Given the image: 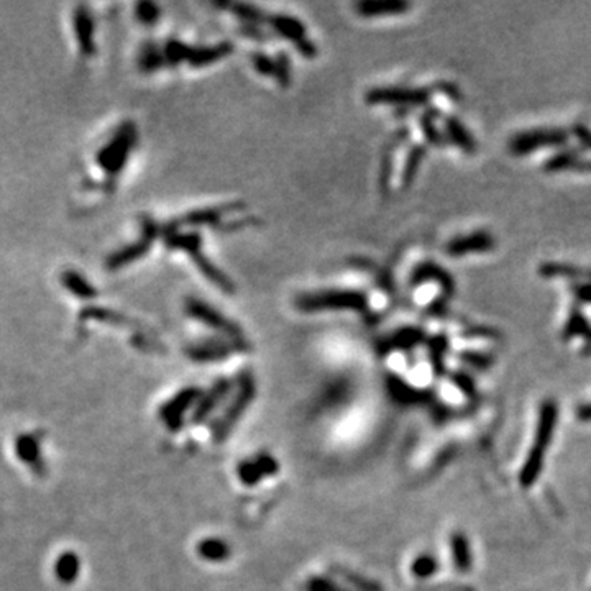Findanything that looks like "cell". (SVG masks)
<instances>
[{
	"label": "cell",
	"mask_w": 591,
	"mask_h": 591,
	"mask_svg": "<svg viewBox=\"0 0 591 591\" xmlns=\"http://www.w3.org/2000/svg\"><path fill=\"white\" fill-rule=\"evenodd\" d=\"M255 396H256L255 376H253L250 370L242 371L237 378L235 393H233L232 399L228 401L226 411H223L211 426L214 443H222L227 441L228 436H230L233 431V427L237 426L243 414L247 413V409L250 408V404L255 401Z\"/></svg>",
	"instance_id": "obj_1"
},
{
	"label": "cell",
	"mask_w": 591,
	"mask_h": 591,
	"mask_svg": "<svg viewBox=\"0 0 591 591\" xmlns=\"http://www.w3.org/2000/svg\"><path fill=\"white\" fill-rule=\"evenodd\" d=\"M164 243L171 250H181L188 253L190 260L194 261V265L197 266V270L202 273V276L211 281L214 286H217L222 292H226V294H233V292H235V285H233L230 278L223 271L219 270V268L202 253V238L199 233L171 232L164 235Z\"/></svg>",
	"instance_id": "obj_2"
},
{
	"label": "cell",
	"mask_w": 591,
	"mask_h": 591,
	"mask_svg": "<svg viewBox=\"0 0 591 591\" xmlns=\"http://www.w3.org/2000/svg\"><path fill=\"white\" fill-rule=\"evenodd\" d=\"M297 309L302 312L320 311H356L368 309V297L355 290H327L301 294L296 299Z\"/></svg>",
	"instance_id": "obj_3"
},
{
	"label": "cell",
	"mask_w": 591,
	"mask_h": 591,
	"mask_svg": "<svg viewBox=\"0 0 591 591\" xmlns=\"http://www.w3.org/2000/svg\"><path fill=\"white\" fill-rule=\"evenodd\" d=\"M136 140V129L134 122H125L117 130V134L112 136L109 143L97 153V164L100 166L102 171L109 176L115 178L122 173L125 168L129 156L134 150Z\"/></svg>",
	"instance_id": "obj_4"
},
{
	"label": "cell",
	"mask_w": 591,
	"mask_h": 591,
	"mask_svg": "<svg viewBox=\"0 0 591 591\" xmlns=\"http://www.w3.org/2000/svg\"><path fill=\"white\" fill-rule=\"evenodd\" d=\"M160 235H163V227H160L153 219L143 217L141 219V235L138 240L120 248V250H117L115 253H112V255L107 258V270H122V268L129 266L136 260H140V258H143L146 253L150 252L151 245H153L155 240Z\"/></svg>",
	"instance_id": "obj_5"
},
{
	"label": "cell",
	"mask_w": 591,
	"mask_h": 591,
	"mask_svg": "<svg viewBox=\"0 0 591 591\" xmlns=\"http://www.w3.org/2000/svg\"><path fill=\"white\" fill-rule=\"evenodd\" d=\"M245 209V204L243 202H228V204H221V206L216 207H206L199 209V211H193L184 214L179 219H176L174 222H169L168 226L163 227V237L166 233L178 232L179 228L186 227H219L223 222L228 214L242 211Z\"/></svg>",
	"instance_id": "obj_6"
},
{
	"label": "cell",
	"mask_w": 591,
	"mask_h": 591,
	"mask_svg": "<svg viewBox=\"0 0 591 591\" xmlns=\"http://www.w3.org/2000/svg\"><path fill=\"white\" fill-rule=\"evenodd\" d=\"M250 344L245 339H214L202 340L197 344L189 345L186 349V355L195 363H214V361L226 360L235 351H248Z\"/></svg>",
	"instance_id": "obj_7"
},
{
	"label": "cell",
	"mask_w": 591,
	"mask_h": 591,
	"mask_svg": "<svg viewBox=\"0 0 591 591\" xmlns=\"http://www.w3.org/2000/svg\"><path fill=\"white\" fill-rule=\"evenodd\" d=\"M184 307L188 316L193 317L194 320L201 322L202 325L221 332L222 335L228 337V339H243V332L238 324L223 316L222 312H219L216 307L209 306L206 301L190 297V299L186 301Z\"/></svg>",
	"instance_id": "obj_8"
},
{
	"label": "cell",
	"mask_w": 591,
	"mask_h": 591,
	"mask_svg": "<svg viewBox=\"0 0 591 591\" xmlns=\"http://www.w3.org/2000/svg\"><path fill=\"white\" fill-rule=\"evenodd\" d=\"M201 396V389L189 386V388L181 389L179 393H176L173 398L168 399L158 413L166 429L171 432H178L184 426V416L189 413L190 408H195Z\"/></svg>",
	"instance_id": "obj_9"
},
{
	"label": "cell",
	"mask_w": 591,
	"mask_h": 591,
	"mask_svg": "<svg viewBox=\"0 0 591 591\" xmlns=\"http://www.w3.org/2000/svg\"><path fill=\"white\" fill-rule=\"evenodd\" d=\"M268 23H270L278 35L290 40L296 46V50L307 60H312V58L317 56V46L307 38L304 23H301L297 18L278 13V15L268 17Z\"/></svg>",
	"instance_id": "obj_10"
},
{
	"label": "cell",
	"mask_w": 591,
	"mask_h": 591,
	"mask_svg": "<svg viewBox=\"0 0 591 591\" xmlns=\"http://www.w3.org/2000/svg\"><path fill=\"white\" fill-rule=\"evenodd\" d=\"M278 472H280V465H278L276 458L266 452L247 458V460L238 463L237 467L238 480L245 486H255L265 478L276 475Z\"/></svg>",
	"instance_id": "obj_11"
},
{
	"label": "cell",
	"mask_w": 591,
	"mask_h": 591,
	"mask_svg": "<svg viewBox=\"0 0 591 591\" xmlns=\"http://www.w3.org/2000/svg\"><path fill=\"white\" fill-rule=\"evenodd\" d=\"M232 389L233 386L230 379L219 378L216 383L212 384V388L199 398L197 404H195V408L193 409V414H190V424H193V426H201V424L206 422L207 417L216 411V408L230 394Z\"/></svg>",
	"instance_id": "obj_12"
},
{
	"label": "cell",
	"mask_w": 591,
	"mask_h": 591,
	"mask_svg": "<svg viewBox=\"0 0 591 591\" xmlns=\"http://www.w3.org/2000/svg\"><path fill=\"white\" fill-rule=\"evenodd\" d=\"M427 91L406 89V87H378L366 92L365 100L368 104H394L414 105L427 100Z\"/></svg>",
	"instance_id": "obj_13"
},
{
	"label": "cell",
	"mask_w": 591,
	"mask_h": 591,
	"mask_svg": "<svg viewBox=\"0 0 591 591\" xmlns=\"http://www.w3.org/2000/svg\"><path fill=\"white\" fill-rule=\"evenodd\" d=\"M15 452L20 460L32 468L37 476L46 475V463L41 455V437L37 434H22L15 441Z\"/></svg>",
	"instance_id": "obj_14"
},
{
	"label": "cell",
	"mask_w": 591,
	"mask_h": 591,
	"mask_svg": "<svg viewBox=\"0 0 591 591\" xmlns=\"http://www.w3.org/2000/svg\"><path fill=\"white\" fill-rule=\"evenodd\" d=\"M557 421H559V408H557V403L545 401L540 406L539 421H537V429H535V437L531 448L539 450L542 453L547 452L550 442L554 441Z\"/></svg>",
	"instance_id": "obj_15"
},
{
	"label": "cell",
	"mask_w": 591,
	"mask_h": 591,
	"mask_svg": "<svg viewBox=\"0 0 591 591\" xmlns=\"http://www.w3.org/2000/svg\"><path fill=\"white\" fill-rule=\"evenodd\" d=\"M386 389L389 398L401 406H414V404H426L429 401L427 391L417 389L396 375H389L386 378Z\"/></svg>",
	"instance_id": "obj_16"
},
{
	"label": "cell",
	"mask_w": 591,
	"mask_h": 591,
	"mask_svg": "<svg viewBox=\"0 0 591 591\" xmlns=\"http://www.w3.org/2000/svg\"><path fill=\"white\" fill-rule=\"evenodd\" d=\"M232 51H233V45L230 41H222L211 46H199V48L194 46L188 63L193 67H204V66L214 65V63L222 61L223 58L230 56Z\"/></svg>",
	"instance_id": "obj_17"
},
{
	"label": "cell",
	"mask_w": 591,
	"mask_h": 591,
	"mask_svg": "<svg viewBox=\"0 0 591 591\" xmlns=\"http://www.w3.org/2000/svg\"><path fill=\"white\" fill-rule=\"evenodd\" d=\"M424 332L417 327H404L394 332L379 344V353H389L391 350H411L424 340Z\"/></svg>",
	"instance_id": "obj_18"
},
{
	"label": "cell",
	"mask_w": 591,
	"mask_h": 591,
	"mask_svg": "<svg viewBox=\"0 0 591 591\" xmlns=\"http://www.w3.org/2000/svg\"><path fill=\"white\" fill-rule=\"evenodd\" d=\"M356 12L358 15L373 18V17H386V15H399L406 12L409 4L399 2V0H365V2L356 4Z\"/></svg>",
	"instance_id": "obj_19"
},
{
	"label": "cell",
	"mask_w": 591,
	"mask_h": 591,
	"mask_svg": "<svg viewBox=\"0 0 591 591\" xmlns=\"http://www.w3.org/2000/svg\"><path fill=\"white\" fill-rule=\"evenodd\" d=\"M74 30L77 37V43H79L82 53L86 56H92L96 51L94 45V22L89 13H87L84 8H79L74 15Z\"/></svg>",
	"instance_id": "obj_20"
},
{
	"label": "cell",
	"mask_w": 591,
	"mask_h": 591,
	"mask_svg": "<svg viewBox=\"0 0 591 591\" xmlns=\"http://www.w3.org/2000/svg\"><path fill=\"white\" fill-rule=\"evenodd\" d=\"M197 554L204 560L221 564V561L230 559L232 549L226 540L217 539V537H207L197 544Z\"/></svg>",
	"instance_id": "obj_21"
},
{
	"label": "cell",
	"mask_w": 591,
	"mask_h": 591,
	"mask_svg": "<svg viewBox=\"0 0 591 591\" xmlns=\"http://www.w3.org/2000/svg\"><path fill=\"white\" fill-rule=\"evenodd\" d=\"M55 573L63 585H72L81 573V559L74 552H65L58 557Z\"/></svg>",
	"instance_id": "obj_22"
},
{
	"label": "cell",
	"mask_w": 591,
	"mask_h": 591,
	"mask_svg": "<svg viewBox=\"0 0 591 591\" xmlns=\"http://www.w3.org/2000/svg\"><path fill=\"white\" fill-rule=\"evenodd\" d=\"M166 65L163 48H160L153 41H146L141 46L140 55H138V67L141 72L145 74H151V72L160 71L161 67Z\"/></svg>",
	"instance_id": "obj_23"
},
{
	"label": "cell",
	"mask_w": 591,
	"mask_h": 591,
	"mask_svg": "<svg viewBox=\"0 0 591 591\" xmlns=\"http://www.w3.org/2000/svg\"><path fill=\"white\" fill-rule=\"evenodd\" d=\"M330 570L332 573L340 576L342 580H345L356 591H383V586L378 581L366 578V576L360 575L358 571L345 569L342 565H330Z\"/></svg>",
	"instance_id": "obj_24"
},
{
	"label": "cell",
	"mask_w": 591,
	"mask_h": 591,
	"mask_svg": "<svg viewBox=\"0 0 591 591\" xmlns=\"http://www.w3.org/2000/svg\"><path fill=\"white\" fill-rule=\"evenodd\" d=\"M452 545V557L453 564H455V569L458 571H468L472 569V550L470 544H468V539L465 534L462 532H455L452 535L450 540Z\"/></svg>",
	"instance_id": "obj_25"
},
{
	"label": "cell",
	"mask_w": 591,
	"mask_h": 591,
	"mask_svg": "<svg viewBox=\"0 0 591 591\" xmlns=\"http://www.w3.org/2000/svg\"><path fill=\"white\" fill-rule=\"evenodd\" d=\"M193 48L188 45V43L178 40V38H169L168 41L164 43L163 46V55L166 65L169 66H178L183 61H189L190 53H193Z\"/></svg>",
	"instance_id": "obj_26"
},
{
	"label": "cell",
	"mask_w": 591,
	"mask_h": 591,
	"mask_svg": "<svg viewBox=\"0 0 591 591\" xmlns=\"http://www.w3.org/2000/svg\"><path fill=\"white\" fill-rule=\"evenodd\" d=\"M491 245L490 235H485V233H478V235H473V238H458V240L452 242L448 245V253L452 255H465L468 252H476V250H485Z\"/></svg>",
	"instance_id": "obj_27"
},
{
	"label": "cell",
	"mask_w": 591,
	"mask_h": 591,
	"mask_svg": "<svg viewBox=\"0 0 591 591\" xmlns=\"http://www.w3.org/2000/svg\"><path fill=\"white\" fill-rule=\"evenodd\" d=\"M82 319H91V320H99L105 322V324H119V325H135V320L129 319L124 314H119V312L110 311V309H100V307H89L82 312Z\"/></svg>",
	"instance_id": "obj_28"
},
{
	"label": "cell",
	"mask_w": 591,
	"mask_h": 591,
	"mask_svg": "<svg viewBox=\"0 0 591 591\" xmlns=\"http://www.w3.org/2000/svg\"><path fill=\"white\" fill-rule=\"evenodd\" d=\"M63 281H65V285L70 287V291L72 292V294H76L77 297H82V299H92V297L97 296L96 287L91 286L89 282H87L81 275H77V273H66L65 278H63Z\"/></svg>",
	"instance_id": "obj_29"
},
{
	"label": "cell",
	"mask_w": 591,
	"mask_h": 591,
	"mask_svg": "<svg viewBox=\"0 0 591 591\" xmlns=\"http://www.w3.org/2000/svg\"><path fill=\"white\" fill-rule=\"evenodd\" d=\"M230 8L233 15H237L243 22V25H261L263 22H268V17L263 15L261 11L248 4H235V6L230 4Z\"/></svg>",
	"instance_id": "obj_30"
},
{
	"label": "cell",
	"mask_w": 591,
	"mask_h": 591,
	"mask_svg": "<svg viewBox=\"0 0 591 591\" xmlns=\"http://www.w3.org/2000/svg\"><path fill=\"white\" fill-rule=\"evenodd\" d=\"M437 570H439V561L436 560V557H432L431 554L419 555L417 559L413 561V566H411L413 575L416 576V578H429V576H432Z\"/></svg>",
	"instance_id": "obj_31"
},
{
	"label": "cell",
	"mask_w": 591,
	"mask_h": 591,
	"mask_svg": "<svg viewBox=\"0 0 591 591\" xmlns=\"http://www.w3.org/2000/svg\"><path fill=\"white\" fill-rule=\"evenodd\" d=\"M136 18L143 25H153L156 20H160V7L155 2H138L135 7Z\"/></svg>",
	"instance_id": "obj_32"
},
{
	"label": "cell",
	"mask_w": 591,
	"mask_h": 591,
	"mask_svg": "<svg viewBox=\"0 0 591 591\" xmlns=\"http://www.w3.org/2000/svg\"><path fill=\"white\" fill-rule=\"evenodd\" d=\"M304 591H349L340 586L335 580L327 576H311L304 583Z\"/></svg>",
	"instance_id": "obj_33"
},
{
	"label": "cell",
	"mask_w": 591,
	"mask_h": 591,
	"mask_svg": "<svg viewBox=\"0 0 591 591\" xmlns=\"http://www.w3.org/2000/svg\"><path fill=\"white\" fill-rule=\"evenodd\" d=\"M424 156V150L421 146H416V148H413L409 151L408 155V161H406V166H404V171H403V186L406 188L411 183V179L414 178V174H416V169L419 163H421Z\"/></svg>",
	"instance_id": "obj_34"
},
{
	"label": "cell",
	"mask_w": 591,
	"mask_h": 591,
	"mask_svg": "<svg viewBox=\"0 0 591 591\" xmlns=\"http://www.w3.org/2000/svg\"><path fill=\"white\" fill-rule=\"evenodd\" d=\"M252 63H253V67H255L258 74L268 76V77H275L276 63H275V60H271L270 56H266V55H263V53L256 51L252 55Z\"/></svg>",
	"instance_id": "obj_35"
},
{
	"label": "cell",
	"mask_w": 591,
	"mask_h": 591,
	"mask_svg": "<svg viewBox=\"0 0 591 591\" xmlns=\"http://www.w3.org/2000/svg\"><path fill=\"white\" fill-rule=\"evenodd\" d=\"M275 63H276L275 79L280 82V86L287 87L291 84V61H290V58L281 53V55H278Z\"/></svg>",
	"instance_id": "obj_36"
},
{
	"label": "cell",
	"mask_w": 591,
	"mask_h": 591,
	"mask_svg": "<svg viewBox=\"0 0 591 591\" xmlns=\"http://www.w3.org/2000/svg\"><path fill=\"white\" fill-rule=\"evenodd\" d=\"M452 383L455 384L457 388L460 389L463 394H465V396H468V398H475L476 396V386L468 375H465V373L452 375Z\"/></svg>",
	"instance_id": "obj_37"
},
{
	"label": "cell",
	"mask_w": 591,
	"mask_h": 591,
	"mask_svg": "<svg viewBox=\"0 0 591 591\" xmlns=\"http://www.w3.org/2000/svg\"><path fill=\"white\" fill-rule=\"evenodd\" d=\"M462 360L465 361V363L472 365V366H476V368H481L485 370L490 366L491 363V358L488 355H483V353H476V351H463L460 355Z\"/></svg>",
	"instance_id": "obj_38"
},
{
	"label": "cell",
	"mask_w": 591,
	"mask_h": 591,
	"mask_svg": "<svg viewBox=\"0 0 591 591\" xmlns=\"http://www.w3.org/2000/svg\"><path fill=\"white\" fill-rule=\"evenodd\" d=\"M576 416H578L581 421H591V404L581 406L578 411H576Z\"/></svg>",
	"instance_id": "obj_39"
}]
</instances>
